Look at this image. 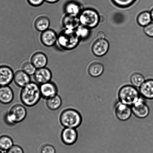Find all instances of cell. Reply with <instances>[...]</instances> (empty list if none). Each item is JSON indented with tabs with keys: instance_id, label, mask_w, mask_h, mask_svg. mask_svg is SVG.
<instances>
[{
	"instance_id": "obj_13",
	"label": "cell",
	"mask_w": 153,
	"mask_h": 153,
	"mask_svg": "<svg viewBox=\"0 0 153 153\" xmlns=\"http://www.w3.org/2000/svg\"><path fill=\"white\" fill-rule=\"evenodd\" d=\"M52 77L51 71L46 67L37 69L34 75L35 82L40 85L50 82Z\"/></svg>"
},
{
	"instance_id": "obj_23",
	"label": "cell",
	"mask_w": 153,
	"mask_h": 153,
	"mask_svg": "<svg viewBox=\"0 0 153 153\" xmlns=\"http://www.w3.org/2000/svg\"><path fill=\"white\" fill-rule=\"evenodd\" d=\"M104 67L100 63L95 62L91 64L88 69V72L90 76L93 77H97L103 74Z\"/></svg>"
},
{
	"instance_id": "obj_9",
	"label": "cell",
	"mask_w": 153,
	"mask_h": 153,
	"mask_svg": "<svg viewBox=\"0 0 153 153\" xmlns=\"http://www.w3.org/2000/svg\"><path fill=\"white\" fill-rule=\"evenodd\" d=\"M115 114L118 120L125 121L130 119L133 112L131 106L119 102L115 105Z\"/></svg>"
},
{
	"instance_id": "obj_30",
	"label": "cell",
	"mask_w": 153,
	"mask_h": 153,
	"mask_svg": "<svg viewBox=\"0 0 153 153\" xmlns=\"http://www.w3.org/2000/svg\"><path fill=\"white\" fill-rule=\"evenodd\" d=\"M40 153H56V150L54 146L49 144H46L40 148Z\"/></svg>"
},
{
	"instance_id": "obj_15",
	"label": "cell",
	"mask_w": 153,
	"mask_h": 153,
	"mask_svg": "<svg viewBox=\"0 0 153 153\" xmlns=\"http://www.w3.org/2000/svg\"><path fill=\"white\" fill-rule=\"evenodd\" d=\"M83 10L82 6L80 3L75 1H67L64 4L63 7L65 14L78 16Z\"/></svg>"
},
{
	"instance_id": "obj_5",
	"label": "cell",
	"mask_w": 153,
	"mask_h": 153,
	"mask_svg": "<svg viewBox=\"0 0 153 153\" xmlns=\"http://www.w3.org/2000/svg\"><path fill=\"white\" fill-rule=\"evenodd\" d=\"M140 95L139 91L133 85H124L118 93L119 102L131 107L139 100Z\"/></svg>"
},
{
	"instance_id": "obj_20",
	"label": "cell",
	"mask_w": 153,
	"mask_h": 153,
	"mask_svg": "<svg viewBox=\"0 0 153 153\" xmlns=\"http://www.w3.org/2000/svg\"><path fill=\"white\" fill-rule=\"evenodd\" d=\"M139 88V93L143 98L153 100V79L145 80Z\"/></svg>"
},
{
	"instance_id": "obj_19",
	"label": "cell",
	"mask_w": 153,
	"mask_h": 153,
	"mask_svg": "<svg viewBox=\"0 0 153 153\" xmlns=\"http://www.w3.org/2000/svg\"><path fill=\"white\" fill-rule=\"evenodd\" d=\"M13 81L16 85L22 88L31 82L30 76L22 70L14 72Z\"/></svg>"
},
{
	"instance_id": "obj_35",
	"label": "cell",
	"mask_w": 153,
	"mask_h": 153,
	"mask_svg": "<svg viewBox=\"0 0 153 153\" xmlns=\"http://www.w3.org/2000/svg\"><path fill=\"white\" fill-rule=\"evenodd\" d=\"M45 1L49 4H53L57 2L59 0H45Z\"/></svg>"
},
{
	"instance_id": "obj_12",
	"label": "cell",
	"mask_w": 153,
	"mask_h": 153,
	"mask_svg": "<svg viewBox=\"0 0 153 153\" xmlns=\"http://www.w3.org/2000/svg\"><path fill=\"white\" fill-rule=\"evenodd\" d=\"M40 90L42 98L46 100L58 94V87L51 81L40 85Z\"/></svg>"
},
{
	"instance_id": "obj_14",
	"label": "cell",
	"mask_w": 153,
	"mask_h": 153,
	"mask_svg": "<svg viewBox=\"0 0 153 153\" xmlns=\"http://www.w3.org/2000/svg\"><path fill=\"white\" fill-rule=\"evenodd\" d=\"M109 46V42L105 39H97L93 45V53L97 57L104 56L108 51Z\"/></svg>"
},
{
	"instance_id": "obj_26",
	"label": "cell",
	"mask_w": 153,
	"mask_h": 153,
	"mask_svg": "<svg viewBox=\"0 0 153 153\" xmlns=\"http://www.w3.org/2000/svg\"><path fill=\"white\" fill-rule=\"evenodd\" d=\"M145 81L143 75L140 73H134L130 77V82L132 85L136 88H140Z\"/></svg>"
},
{
	"instance_id": "obj_27",
	"label": "cell",
	"mask_w": 153,
	"mask_h": 153,
	"mask_svg": "<svg viewBox=\"0 0 153 153\" xmlns=\"http://www.w3.org/2000/svg\"><path fill=\"white\" fill-rule=\"evenodd\" d=\"M75 31L81 40L86 39L90 34V29L81 25L78 27Z\"/></svg>"
},
{
	"instance_id": "obj_36",
	"label": "cell",
	"mask_w": 153,
	"mask_h": 153,
	"mask_svg": "<svg viewBox=\"0 0 153 153\" xmlns=\"http://www.w3.org/2000/svg\"><path fill=\"white\" fill-rule=\"evenodd\" d=\"M150 12L151 17H152V20L153 21V8L151 10Z\"/></svg>"
},
{
	"instance_id": "obj_3",
	"label": "cell",
	"mask_w": 153,
	"mask_h": 153,
	"mask_svg": "<svg viewBox=\"0 0 153 153\" xmlns=\"http://www.w3.org/2000/svg\"><path fill=\"white\" fill-rule=\"evenodd\" d=\"M59 121L60 124L64 128L76 129L81 124L82 118L78 111L72 108H67L60 114Z\"/></svg>"
},
{
	"instance_id": "obj_31",
	"label": "cell",
	"mask_w": 153,
	"mask_h": 153,
	"mask_svg": "<svg viewBox=\"0 0 153 153\" xmlns=\"http://www.w3.org/2000/svg\"><path fill=\"white\" fill-rule=\"evenodd\" d=\"M143 31L148 36L153 38V22L144 27Z\"/></svg>"
},
{
	"instance_id": "obj_11",
	"label": "cell",
	"mask_w": 153,
	"mask_h": 153,
	"mask_svg": "<svg viewBox=\"0 0 153 153\" xmlns=\"http://www.w3.org/2000/svg\"><path fill=\"white\" fill-rule=\"evenodd\" d=\"M14 72L8 66H0V86L9 85L13 82Z\"/></svg>"
},
{
	"instance_id": "obj_37",
	"label": "cell",
	"mask_w": 153,
	"mask_h": 153,
	"mask_svg": "<svg viewBox=\"0 0 153 153\" xmlns=\"http://www.w3.org/2000/svg\"><path fill=\"white\" fill-rule=\"evenodd\" d=\"M0 153H1V152H0Z\"/></svg>"
},
{
	"instance_id": "obj_2",
	"label": "cell",
	"mask_w": 153,
	"mask_h": 153,
	"mask_svg": "<svg viewBox=\"0 0 153 153\" xmlns=\"http://www.w3.org/2000/svg\"><path fill=\"white\" fill-rule=\"evenodd\" d=\"M80 41L75 30L64 29L58 34L57 45L61 50L71 51L77 47Z\"/></svg>"
},
{
	"instance_id": "obj_7",
	"label": "cell",
	"mask_w": 153,
	"mask_h": 153,
	"mask_svg": "<svg viewBox=\"0 0 153 153\" xmlns=\"http://www.w3.org/2000/svg\"><path fill=\"white\" fill-rule=\"evenodd\" d=\"M131 108L133 114L138 118L143 119L149 115L150 109L149 106L142 97H140Z\"/></svg>"
},
{
	"instance_id": "obj_25",
	"label": "cell",
	"mask_w": 153,
	"mask_h": 153,
	"mask_svg": "<svg viewBox=\"0 0 153 153\" xmlns=\"http://www.w3.org/2000/svg\"><path fill=\"white\" fill-rule=\"evenodd\" d=\"M13 145V139L7 135L0 136V150L7 151Z\"/></svg>"
},
{
	"instance_id": "obj_6",
	"label": "cell",
	"mask_w": 153,
	"mask_h": 153,
	"mask_svg": "<svg viewBox=\"0 0 153 153\" xmlns=\"http://www.w3.org/2000/svg\"><path fill=\"white\" fill-rule=\"evenodd\" d=\"M78 18L80 25L90 29L96 27L100 21L98 12L92 8L83 9Z\"/></svg>"
},
{
	"instance_id": "obj_32",
	"label": "cell",
	"mask_w": 153,
	"mask_h": 153,
	"mask_svg": "<svg viewBox=\"0 0 153 153\" xmlns=\"http://www.w3.org/2000/svg\"><path fill=\"white\" fill-rule=\"evenodd\" d=\"M6 153H24L23 149L20 146L17 145H13Z\"/></svg>"
},
{
	"instance_id": "obj_18",
	"label": "cell",
	"mask_w": 153,
	"mask_h": 153,
	"mask_svg": "<svg viewBox=\"0 0 153 153\" xmlns=\"http://www.w3.org/2000/svg\"><path fill=\"white\" fill-rule=\"evenodd\" d=\"M61 24L64 29L75 30L80 25L78 16L67 14L62 18Z\"/></svg>"
},
{
	"instance_id": "obj_8",
	"label": "cell",
	"mask_w": 153,
	"mask_h": 153,
	"mask_svg": "<svg viewBox=\"0 0 153 153\" xmlns=\"http://www.w3.org/2000/svg\"><path fill=\"white\" fill-rule=\"evenodd\" d=\"M58 34L54 30L49 28L42 32L40 40L42 44L46 47H51L57 44Z\"/></svg>"
},
{
	"instance_id": "obj_24",
	"label": "cell",
	"mask_w": 153,
	"mask_h": 153,
	"mask_svg": "<svg viewBox=\"0 0 153 153\" xmlns=\"http://www.w3.org/2000/svg\"><path fill=\"white\" fill-rule=\"evenodd\" d=\"M138 24L140 26L145 27L151 22L152 20L150 12L145 11L139 13L137 18Z\"/></svg>"
},
{
	"instance_id": "obj_34",
	"label": "cell",
	"mask_w": 153,
	"mask_h": 153,
	"mask_svg": "<svg viewBox=\"0 0 153 153\" xmlns=\"http://www.w3.org/2000/svg\"><path fill=\"white\" fill-rule=\"evenodd\" d=\"M97 39H102L105 38V34L102 31H100L97 33Z\"/></svg>"
},
{
	"instance_id": "obj_21",
	"label": "cell",
	"mask_w": 153,
	"mask_h": 153,
	"mask_svg": "<svg viewBox=\"0 0 153 153\" xmlns=\"http://www.w3.org/2000/svg\"><path fill=\"white\" fill-rule=\"evenodd\" d=\"M50 19L46 16H40L37 17L34 22V27L37 31L40 32L46 30L49 28Z\"/></svg>"
},
{
	"instance_id": "obj_1",
	"label": "cell",
	"mask_w": 153,
	"mask_h": 153,
	"mask_svg": "<svg viewBox=\"0 0 153 153\" xmlns=\"http://www.w3.org/2000/svg\"><path fill=\"white\" fill-rule=\"evenodd\" d=\"M41 97L40 85L37 82H31L21 90L20 100L22 104L27 107L35 106Z\"/></svg>"
},
{
	"instance_id": "obj_28",
	"label": "cell",
	"mask_w": 153,
	"mask_h": 153,
	"mask_svg": "<svg viewBox=\"0 0 153 153\" xmlns=\"http://www.w3.org/2000/svg\"><path fill=\"white\" fill-rule=\"evenodd\" d=\"M30 76H34L37 69L31 61H26L22 64V69Z\"/></svg>"
},
{
	"instance_id": "obj_16",
	"label": "cell",
	"mask_w": 153,
	"mask_h": 153,
	"mask_svg": "<svg viewBox=\"0 0 153 153\" xmlns=\"http://www.w3.org/2000/svg\"><path fill=\"white\" fill-rule=\"evenodd\" d=\"M31 62L37 69L46 67L48 63V58L46 55L42 52H35L32 55Z\"/></svg>"
},
{
	"instance_id": "obj_33",
	"label": "cell",
	"mask_w": 153,
	"mask_h": 153,
	"mask_svg": "<svg viewBox=\"0 0 153 153\" xmlns=\"http://www.w3.org/2000/svg\"><path fill=\"white\" fill-rule=\"evenodd\" d=\"M28 4L33 7H38L43 4L45 0H27Z\"/></svg>"
},
{
	"instance_id": "obj_17",
	"label": "cell",
	"mask_w": 153,
	"mask_h": 153,
	"mask_svg": "<svg viewBox=\"0 0 153 153\" xmlns=\"http://www.w3.org/2000/svg\"><path fill=\"white\" fill-rule=\"evenodd\" d=\"M13 90L9 85L0 86V103L4 105L10 104L14 99Z\"/></svg>"
},
{
	"instance_id": "obj_4",
	"label": "cell",
	"mask_w": 153,
	"mask_h": 153,
	"mask_svg": "<svg viewBox=\"0 0 153 153\" xmlns=\"http://www.w3.org/2000/svg\"><path fill=\"white\" fill-rule=\"evenodd\" d=\"M27 115V111L25 105L19 103L14 104L4 115V122L7 125L12 126L22 122Z\"/></svg>"
},
{
	"instance_id": "obj_29",
	"label": "cell",
	"mask_w": 153,
	"mask_h": 153,
	"mask_svg": "<svg viewBox=\"0 0 153 153\" xmlns=\"http://www.w3.org/2000/svg\"><path fill=\"white\" fill-rule=\"evenodd\" d=\"M114 4L121 8H126L134 4L137 0H111Z\"/></svg>"
},
{
	"instance_id": "obj_10",
	"label": "cell",
	"mask_w": 153,
	"mask_h": 153,
	"mask_svg": "<svg viewBox=\"0 0 153 153\" xmlns=\"http://www.w3.org/2000/svg\"><path fill=\"white\" fill-rule=\"evenodd\" d=\"M60 136L61 141L64 145L71 146L77 141L78 134L75 128H64Z\"/></svg>"
},
{
	"instance_id": "obj_22",
	"label": "cell",
	"mask_w": 153,
	"mask_h": 153,
	"mask_svg": "<svg viewBox=\"0 0 153 153\" xmlns=\"http://www.w3.org/2000/svg\"><path fill=\"white\" fill-rule=\"evenodd\" d=\"M46 105L48 108L51 111L57 110L62 104V100L60 96L57 94L54 97L46 100Z\"/></svg>"
}]
</instances>
